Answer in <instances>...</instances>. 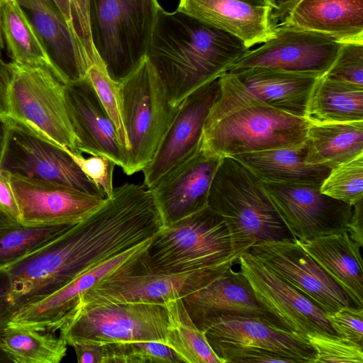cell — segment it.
<instances>
[{
  "label": "cell",
  "mask_w": 363,
  "mask_h": 363,
  "mask_svg": "<svg viewBox=\"0 0 363 363\" xmlns=\"http://www.w3.org/2000/svg\"><path fill=\"white\" fill-rule=\"evenodd\" d=\"M162 222L150 194L125 182L60 235L0 269V319L101 262L153 238Z\"/></svg>",
  "instance_id": "cell-1"
},
{
  "label": "cell",
  "mask_w": 363,
  "mask_h": 363,
  "mask_svg": "<svg viewBox=\"0 0 363 363\" xmlns=\"http://www.w3.org/2000/svg\"><path fill=\"white\" fill-rule=\"evenodd\" d=\"M247 50L223 31L161 7L146 57L170 103L179 106L189 94L229 72Z\"/></svg>",
  "instance_id": "cell-2"
},
{
  "label": "cell",
  "mask_w": 363,
  "mask_h": 363,
  "mask_svg": "<svg viewBox=\"0 0 363 363\" xmlns=\"http://www.w3.org/2000/svg\"><path fill=\"white\" fill-rule=\"evenodd\" d=\"M206 121L201 149L219 157L294 147L306 140L309 122L251 95L231 72Z\"/></svg>",
  "instance_id": "cell-3"
},
{
  "label": "cell",
  "mask_w": 363,
  "mask_h": 363,
  "mask_svg": "<svg viewBox=\"0 0 363 363\" xmlns=\"http://www.w3.org/2000/svg\"><path fill=\"white\" fill-rule=\"evenodd\" d=\"M208 206L223 219L235 260L254 244L294 239L262 185L233 157H223L213 176Z\"/></svg>",
  "instance_id": "cell-4"
},
{
  "label": "cell",
  "mask_w": 363,
  "mask_h": 363,
  "mask_svg": "<svg viewBox=\"0 0 363 363\" xmlns=\"http://www.w3.org/2000/svg\"><path fill=\"white\" fill-rule=\"evenodd\" d=\"M65 84L42 67L0 62V113L28 125L62 147L82 154L65 99Z\"/></svg>",
  "instance_id": "cell-5"
},
{
  "label": "cell",
  "mask_w": 363,
  "mask_h": 363,
  "mask_svg": "<svg viewBox=\"0 0 363 363\" xmlns=\"http://www.w3.org/2000/svg\"><path fill=\"white\" fill-rule=\"evenodd\" d=\"M160 8L157 0H89L91 43L115 82L145 57Z\"/></svg>",
  "instance_id": "cell-6"
},
{
  "label": "cell",
  "mask_w": 363,
  "mask_h": 363,
  "mask_svg": "<svg viewBox=\"0 0 363 363\" xmlns=\"http://www.w3.org/2000/svg\"><path fill=\"white\" fill-rule=\"evenodd\" d=\"M153 271L182 273L235 263L223 218L208 206L162 225L142 255Z\"/></svg>",
  "instance_id": "cell-7"
},
{
  "label": "cell",
  "mask_w": 363,
  "mask_h": 363,
  "mask_svg": "<svg viewBox=\"0 0 363 363\" xmlns=\"http://www.w3.org/2000/svg\"><path fill=\"white\" fill-rule=\"evenodd\" d=\"M118 84L122 120L129 145L123 171L132 175L150 163L179 106L170 103L146 56Z\"/></svg>",
  "instance_id": "cell-8"
},
{
  "label": "cell",
  "mask_w": 363,
  "mask_h": 363,
  "mask_svg": "<svg viewBox=\"0 0 363 363\" xmlns=\"http://www.w3.org/2000/svg\"><path fill=\"white\" fill-rule=\"evenodd\" d=\"M142 255L83 292L77 308L125 303L164 306L171 300L183 298L206 286L234 264L230 262L187 272L166 273L148 268Z\"/></svg>",
  "instance_id": "cell-9"
},
{
  "label": "cell",
  "mask_w": 363,
  "mask_h": 363,
  "mask_svg": "<svg viewBox=\"0 0 363 363\" xmlns=\"http://www.w3.org/2000/svg\"><path fill=\"white\" fill-rule=\"evenodd\" d=\"M167 327L165 306L125 303L78 307L59 330L71 347L119 342L165 345Z\"/></svg>",
  "instance_id": "cell-10"
},
{
  "label": "cell",
  "mask_w": 363,
  "mask_h": 363,
  "mask_svg": "<svg viewBox=\"0 0 363 363\" xmlns=\"http://www.w3.org/2000/svg\"><path fill=\"white\" fill-rule=\"evenodd\" d=\"M3 116L7 131L0 168L11 174L53 182L106 198L63 147L25 123Z\"/></svg>",
  "instance_id": "cell-11"
},
{
  "label": "cell",
  "mask_w": 363,
  "mask_h": 363,
  "mask_svg": "<svg viewBox=\"0 0 363 363\" xmlns=\"http://www.w3.org/2000/svg\"><path fill=\"white\" fill-rule=\"evenodd\" d=\"M342 44L319 33L277 24L274 35L247 50L229 72L262 67L321 77L335 61Z\"/></svg>",
  "instance_id": "cell-12"
},
{
  "label": "cell",
  "mask_w": 363,
  "mask_h": 363,
  "mask_svg": "<svg viewBox=\"0 0 363 363\" xmlns=\"http://www.w3.org/2000/svg\"><path fill=\"white\" fill-rule=\"evenodd\" d=\"M262 185L294 239L347 231L353 206L321 193L320 186L268 182Z\"/></svg>",
  "instance_id": "cell-13"
},
{
  "label": "cell",
  "mask_w": 363,
  "mask_h": 363,
  "mask_svg": "<svg viewBox=\"0 0 363 363\" xmlns=\"http://www.w3.org/2000/svg\"><path fill=\"white\" fill-rule=\"evenodd\" d=\"M249 252L325 313L335 312L344 306H354L346 292L294 239L257 242Z\"/></svg>",
  "instance_id": "cell-14"
},
{
  "label": "cell",
  "mask_w": 363,
  "mask_h": 363,
  "mask_svg": "<svg viewBox=\"0 0 363 363\" xmlns=\"http://www.w3.org/2000/svg\"><path fill=\"white\" fill-rule=\"evenodd\" d=\"M240 272L248 281L257 301L289 331L336 335L325 313L295 288L270 272L249 251L239 256Z\"/></svg>",
  "instance_id": "cell-15"
},
{
  "label": "cell",
  "mask_w": 363,
  "mask_h": 363,
  "mask_svg": "<svg viewBox=\"0 0 363 363\" xmlns=\"http://www.w3.org/2000/svg\"><path fill=\"white\" fill-rule=\"evenodd\" d=\"M220 90L218 78L193 91L180 103L153 157L142 170L145 187L152 186L166 173L200 149L206 121Z\"/></svg>",
  "instance_id": "cell-16"
},
{
  "label": "cell",
  "mask_w": 363,
  "mask_h": 363,
  "mask_svg": "<svg viewBox=\"0 0 363 363\" xmlns=\"http://www.w3.org/2000/svg\"><path fill=\"white\" fill-rule=\"evenodd\" d=\"M152 239L101 262L50 295L21 306L9 315L5 326L56 333L72 317L83 292L137 259Z\"/></svg>",
  "instance_id": "cell-17"
},
{
  "label": "cell",
  "mask_w": 363,
  "mask_h": 363,
  "mask_svg": "<svg viewBox=\"0 0 363 363\" xmlns=\"http://www.w3.org/2000/svg\"><path fill=\"white\" fill-rule=\"evenodd\" d=\"M211 347L235 346L274 352L294 363H314L316 352L306 337L256 318L219 314L196 325Z\"/></svg>",
  "instance_id": "cell-18"
},
{
  "label": "cell",
  "mask_w": 363,
  "mask_h": 363,
  "mask_svg": "<svg viewBox=\"0 0 363 363\" xmlns=\"http://www.w3.org/2000/svg\"><path fill=\"white\" fill-rule=\"evenodd\" d=\"M21 223L76 224L98 209L106 198L59 183L11 174Z\"/></svg>",
  "instance_id": "cell-19"
},
{
  "label": "cell",
  "mask_w": 363,
  "mask_h": 363,
  "mask_svg": "<svg viewBox=\"0 0 363 363\" xmlns=\"http://www.w3.org/2000/svg\"><path fill=\"white\" fill-rule=\"evenodd\" d=\"M222 158L209 155L200 147L149 188L162 225L208 206L211 184Z\"/></svg>",
  "instance_id": "cell-20"
},
{
  "label": "cell",
  "mask_w": 363,
  "mask_h": 363,
  "mask_svg": "<svg viewBox=\"0 0 363 363\" xmlns=\"http://www.w3.org/2000/svg\"><path fill=\"white\" fill-rule=\"evenodd\" d=\"M65 99L78 150L82 154L105 156L123 169L125 151L113 121L89 80L85 77L65 84Z\"/></svg>",
  "instance_id": "cell-21"
},
{
  "label": "cell",
  "mask_w": 363,
  "mask_h": 363,
  "mask_svg": "<svg viewBox=\"0 0 363 363\" xmlns=\"http://www.w3.org/2000/svg\"><path fill=\"white\" fill-rule=\"evenodd\" d=\"M177 10L239 40L247 49L274 35L269 6L246 0H179Z\"/></svg>",
  "instance_id": "cell-22"
},
{
  "label": "cell",
  "mask_w": 363,
  "mask_h": 363,
  "mask_svg": "<svg viewBox=\"0 0 363 363\" xmlns=\"http://www.w3.org/2000/svg\"><path fill=\"white\" fill-rule=\"evenodd\" d=\"M232 267L206 286L182 298L194 323L197 325L216 315L230 314L259 318L274 327L286 330L262 306L247 279Z\"/></svg>",
  "instance_id": "cell-23"
},
{
  "label": "cell",
  "mask_w": 363,
  "mask_h": 363,
  "mask_svg": "<svg viewBox=\"0 0 363 363\" xmlns=\"http://www.w3.org/2000/svg\"><path fill=\"white\" fill-rule=\"evenodd\" d=\"M48 50L65 84L86 77L91 63L84 47L69 28L52 0H16Z\"/></svg>",
  "instance_id": "cell-24"
},
{
  "label": "cell",
  "mask_w": 363,
  "mask_h": 363,
  "mask_svg": "<svg viewBox=\"0 0 363 363\" xmlns=\"http://www.w3.org/2000/svg\"><path fill=\"white\" fill-rule=\"evenodd\" d=\"M277 24L363 43V0H298Z\"/></svg>",
  "instance_id": "cell-25"
},
{
  "label": "cell",
  "mask_w": 363,
  "mask_h": 363,
  "mask_svg": "<svg viewBox=\"0 0 363 363\" xmlns=\"http://www.w3.org/2000/svg\"><path fill=\"white\" fill-rule=\"evenodd\" d=\"M229 72L255 98L277 109L302 118H305L310 94L320 77L262 67Z\"/></svg>",
  "instance_id": "cell-26"
},
{
  "label": "cell",
  "mask_w": 363,
  "mask_h": 363,
  "mask_svg": "<svg viewBox=\"0 0 363 363\" xmlns=\"http://www.w3.org/2000/svg\"><path fill=\"white\" fill-rule=\"evenodd\" d=\"M294 240L346 292L355 307L363 308L362 247L347 231Z\"/></svg>",
  "instance_id": "cell-27"
},
{
  "label": "cell",
  "mask_w": 363,
  "mask_h": 363,
  "mask_svg": "<svg viewBox=\"0 0 363 363\" xmlns=\"http://www.w3.org/2000/svg\"><path fill=\"white\" fill-rule=\"evenodd\" d=\"M306 141L297 146L236 155L234 158L262 182L320 186L331 168L306 161Z\"/></svg>",
  "instance_id": "cell-28"
},
{
  "label": "cell",
  "mask_w": 363,
  "mask_h": 363,
  "mask_svg": "<svg viewBox=\"0 0 363 363\" xmlns=\"http://www.w3.org/2000/svg\"><path fill=\"white\" fill-rule=\"evenodd\" d=\"M0 23L11 62L20 66L48 69L62 82L47 46L16 0L1 1Z\"/></svg>",
  "instance_id": "cell-29"
},
{
  "label": "cell",
  "mask_w": 363,
  "mask_h": 363,
  "mask_svg": "<svg viewBox=\"0 0 363 363\" xmlns=\"http://www.w3.org/2000/svg\"><path fill=\"white\" fill-rule=\"evenodd\" d=\"M306 144L308 163L336 167L363 154V121L310 123Z\"/></svg>",
  "instance_id": "cell-30"
},
{
  "label": "cell",
  "mask_w": 363,
  "mask_h": 363,
  "mask_svg": "<svg viewBox=\"0 0 363 363\" xmlns=\"http://www.w3.org/2000/svg\"><path fill=\"white\" fill-rule=\"evenodd\" d=\"M305 118L309 123L363 121V87L320 77L310 94Z\"/></svg>",
  "instance_id": "cell-31"
},
{
  "label": "cell",
  "mask_w": 363,
  "mask_h": 363,
  "mask_svg": "<svg viewBox=\"0 0 363 363\" xmlns=\"http://www.w3.org/2000/svg\"><path fill=\"white\" fill-rule=\"evenodd\" d=\"M0 350L16 363H59L67 354V344L55 333L4 326Z\"/></svg>",
  "instance_id": "cell-32"
},
{
  "label": "cell",
  "mask_w": 363,
  "mask_h": 363,
  "mask_svg": "<svg viewBox=\"0 0 363 363\" xmlns=\"http://www.w3.org/2000/svg\"><path fill=\"white\" fill-rule=\"evenodd\" d=\"M164 306L168 318L165 345L181 362L222 363L190 317L182 298L171 300Z\"/></svg>",
  "instance_id": "cell-33"
},
{
  "label": "cell",
  "mask_w": 363,
  "mask_h": 363,
  "mask_svg": "<svg viewBox=\"0 0 363 363\" xmlns=\"http://www.w3.org/2000/svg\"><path fill=\"white\" fill-rule=\"evenodd\" d=\"M74 225L10 223L0 225V269L52 240Z\"/></svg>",
  "instance_id": "cell-34"
},
{
  "label": "cell",
  "mask_w": 363,
  "mask_h": 363,
  "mask_svg": "<svg viewBox=\"0 0 363 363\" xmlns=\"http://www.w3.org/2000/svg\"><path fill=\"white\" fill-rule=\"evenodd\" d=\"M320 191L351 206L363 199V154L333 168Z\"/></svg>",
  "instance_id": "cell-35"
},
{
  "label": "cell",
  "mask_w": 363,
  "mask_h": 363,
  "mask_svg": "<svg viewBox=\"0 0 363 363\" xmlns=\"http://www.w3.org/2000/svg\"><path fill=\"white\" fill-rule=\"evenodd\" d=\"M86 78L113 121L118 142L127 157L129 145L122 120L118 83L111 79L101 60L94 61L89 65Z\"/></svg>",
  "instance_id": "cell-36"
},
{
  "label": "cell",
  "mask_w": 363,
  "mask_h": 363,
  "mask_svg": "<svg viewBox=\"0 0 363 363\" xmlns=\"http://www.w3.org/2000/svg\"><path fill=\"white\" fill-rule=\"evenodd\" d=\"M306 338L316 352L314 363H362V345L335 335L313 333Z\"/></svg>",
  "instance_id": "cell-37"
},
{
  "label": "cell",
  "mask_w": 363,
  "mask_h": 363,
  "mask_svg": "<svg viewBox=\"0 0 363 363\" xmlns=\"http://www.w3.org/2000/svg\"><path fill=\"white\" fill-rule=\"evenodd\" d=\"M323 76L363 87V43H342L337 57Z\"/></svg>",
  "instance_id": "cell-38"
},
{
  "label": "cell",
  "mask_w": 363,
  "mask_h": 363,
  "mask_svg": "<svg viewBox=\"0 0 363 363\" xmlns=\"http://www.w3.org/2000/svg\"><path fill=\"white\" fill-rule=\"evenodd\" d=\"M63 148L84 174L103 190L106 198L113 194V172L116 164L112 160L101 155H91L84 158L82 154L74 153Z\"/></svg>",
  "instance_id": "cell-39"
},
{
  "label": "cell",
  "mask_w": 363,
  "mask_h": 363,
  "mask_svg": "<svg viewBox=\"0 0 363 363\" xmlns=\"http://www.w3.org/2000/svg\"><path fill=\"white\" fill-rule=\"evenodd\" d=\"M325 316L337 335L363 346V308L344 306Z\"/></svg>",
  "instance_id": "cell-40"
},
{
  "label": "cell",
  "mask_w": 363,
  "mask_h": 363,
  "mask_svg": "<svg viewBox=\"0 0 363 363\" xmlns=\"http://www.w3.org/2000/svg\"><path fill=\"white\" fill-rule=\"evenodd\" d=\"M126 363H179L167 345L155 342H125Z\"/></svg>",
  "instance_id": "cell-41"
},
{
  "label": "cell",
  "mask_w": 363,
  "mask_h": 363,
  "mask_svg": "<svg viewBox=\"0 0 363 363\" xmlns=\"http://www.w3.org/2000/svg\"><path fill=\"white\" fill-rule=\"evenodd\" d=\"M72 347L79 363L117 362V350L114 343L76 345Z\"/></svg>",
  "instance_id": "cell-42"
},
{
  "label": "cell",
  "mask_w": 363,
  "mask_h": 363,
  "mask_svg": "<svg viewBox=\"0 0 363 363\" xmlns=\"http://www.w3.org/2000/svg\"><path fill=\"white\" fill-rule=\"evenodd\" d=\"M0 214L11 222L21 223V213L11 185V174L0 168Z\"/></svg>",
  "instance_id": "cell-43"
},
{
  "label": "cell",
  "mask_w": 363,
  "mask_h": 363,
  "mask_svg": "<svg viewBox=\"0 0 363 363\" xmlns=\"http://www.w3.org/2000/svg\"><path fill=\"white\" fill-rule=\"evenodd\" d=\"M352 206V214L347 224V232L350 237L362 247L363 199H361Z\"/></svg>",
  "instance_id": "cell-44"
},
{
  "label": "cell",
  "mask_w": 363,
  "mask_h": 363,
  "mask_svg": "<svg viewBox=\"0 0 363 363\" xmlns=\"http://www.w3.org/2000/svg\"><path fill=\"white\" fill-rule=\"evenodd\" d=\"M62 13L70 30L78 38L74 28V0H52ZM81 42V40H80ZM82 43V42H81ZM83 45V44H82ZM84 46V45H83ZM86 50V49H85Z\"/></svg>",
  "instance_id": "cell-45"
},
{
  "label": "cell",
  "mask_w": 363,
  "mask_h": 363,
  "mask_svg": "<svg viewBox=\"0 0 363 363\" xmlns=\"http://www.w3.org/2000/svg\"><path fill=\"white\" fill-rule=\"evenodd\" d=\"M298 0H274L275 9L272 13L273 23H279L294 6Z\"/></svg>",
  "instance_id": "cell-46"
},
{
  "label": "cell",
  "mask_w": 363,
  "mask_h": 363,
  "mask_svg": "<svg viewBox=\"0 0 363 363\" xmlns=\"http://www.w3.org/2000/svg\"><path fill=\"white\" fill-rule=\"evenodd\" d=\"M6 131L7 125L6 121L4 119L3 114L0 113V160L4 147Z\"/></svg>",
  "instance_id": "cell-47"
},
{
  "label": "cell",
  "mask_w": 363,
  "mask_h": 363,
  "mask_svg": "<svg viewBox=\"0 0 363 363\" xmlns=\"http://www.w3.org/2000/svg\"><path fill=\"white\" fill-rule=\"evenodd\" d=\"M255 2L259 3L260 4H263L267 6H269L272 9V11L275 9V1L274 0H255Z\"/></svg>",
  "instance_id": "cell-48"
},
{
  "label": "cell",
  "mask_w": 363,
  "mask_h": 363,
  "mask_svg": "<svg viewBox=\"0 0 363 363\" xmlns=\"http://www.w3.org/2000/svg\"><path fill=\"white\" fill-rule=\"evenodd\" d=\"M5 325L0 320V331ZM0 362H11L6 354L0 350Z\"/></svg>",
  "instance_id": "cell-49"
},
{
  "label": "cell",
  "mask_w": 363,
  "mask_h": 363,
  "mask_svg": "<svg viewBox=\"0 0 363 363\" xmlns=\"http://www.w3.org/2000/svg\"><path fill=\"white\" fill-rule=\"evenodd\" d=\"M4 39H3V36H2V33H1V23H0V57L1 55V50L4 48Z\"/></svg>",
  "instance_id": "cell-50"
},
{
  "label": "cell",
  "mask_w": 363,
  "mask_h": 363,
  "mask_svg": "<svg viewBox=\"0 0 363 363\" xmlns=\"http://www.w3.org/2000/svg\"><path fill=\"white\" fill-rule=\"evenodd\" d=\"M14 223V222H11V221H9V220H7L6 218H5L4 216H2L0 214V225H4V224H7V223Z\"/></svg>",
  "instance_id": "cell-51"
},
{
  "label": "cell",
  "mask_w": 363,
  "mask_h": 363,
  "mask_svg": "<svg viewBox=\"0 0 363 363\" xmlns=\"http://www.w3.org/2000/svg\"><path fill=\"white\" fill-rule=\"evenodd\" d=\"M1 1H2V0H0V4H1Z\"/></svg>",
  "instance_id": "cell-52"
}]
</instances>
